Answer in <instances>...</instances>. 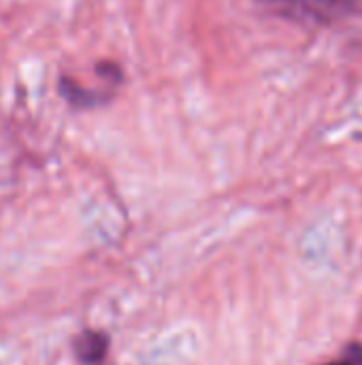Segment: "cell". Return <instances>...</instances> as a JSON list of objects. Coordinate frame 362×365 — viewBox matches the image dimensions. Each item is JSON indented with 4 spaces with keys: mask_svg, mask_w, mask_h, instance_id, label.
Listing matches in <instances>:
<instances>
[{
    "mask_svg": "<svg viewBox=\"0 0 362 365\" xmlns=\"http://www.w3.org/2000/svg\"><path fill=\"white\" fill-rule=\"evenodd\" d=\"M77 357L83 364H98L107 355V338L102 334L85 331L77 342H75Z\"/></svg>",
    "mask_w": 362,
    "mask_h": 365,
    "instance_id": "obj_3",
    "label": "cell"
},
{
    "mask_svg": "<svg viewBox=\"0 0 362 365\" xmlns=\"http://www.w3.org/2000/svg\"><path fill=\"white\" fill-rule=\"evenodd\" d=\"M273 13L297 21H324L352 6V0H258Z\"/></svg>",
    "mask_w": 362,
    "mask_h": 365,
    "instance_id": "obj_1",
    "label": "cell"
},
{
    "mask_svg": "<svg viewBox=\"0 0 362 365\" xmlns=\"http://www.w3.org/2000/svg\"><path fill=\"white\" fill-rule=\"evenodd\" d=\"M326 365H362V344H358V342L348 344L339 359Z\"/></svg>",
    "mask_w": 362,
    "mask_h": 365,
    "instance_id": "obj_4",
    "label": "cell"
},
{
    "mask_svg": "<svg viewBox=\"0 0 362 365\" xmlns=\"http://www.w3.org/2000/svg\"><path fill=\"white\" fill-rule=\"evenodd\" d=\"M60 94L68 101V105H73V107H81V109L96 107V105H105V103L109 101V94H107V92L85 90V88H81L77 81L66 79V77H62V79H60Z\"/></svg>",
    "mask_w": 362,
    "mask_h": 365,
    "instance_id": "obj_2",
    "label": "cell"
}]
</instances>
